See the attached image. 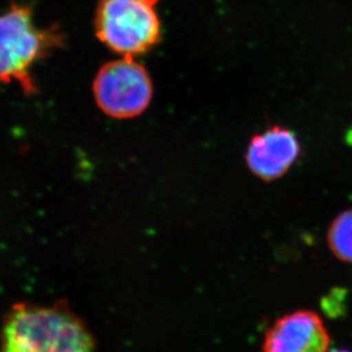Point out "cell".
I'll return each instance as SVG.
<instances>
[{"label":"cell","instance_id":"cell-3","mask_svg":"<svg viewBox=\"0 0 352 352\" xmlns=\"http://www.w3.org/2000/svg\"><path fill=\"white\" fill-rule=\"evenodd\" d=\"M159 0H100L94 27L97 38L122 56L150 52L161 39Z\"/></svg>","mask_w":352,"mask_h":352},{"label":"cell","instance_id":"cell-5","mask_svg":"<svg viewBox=\"0 0 352 352\" xmlns=\"http://www.w3.org/2000/svg\"><path fill=\"white\" fill-rule=\"evenodd\" d=\"M329 336L322 318L296 310L277 319L266 332L263 352H327Z\"/></svg>","mask_w":352,"mask_h":352},{"label":"cell","instance_id":"cell-8","mask_svg":"<svg viewBox=\"0 0 352 352\" xmlns=\"http://www.w3.org/2000/svg\"><path fill=\"white\" fill-rule=\"evenodd\" d=\"M329 352H352V351H349V350L339 349V350H332V351H329Z\"/></svg>","mask_w":352,"mask_h":352},{"label":"cell","instance_id":"cell-6","mask_svg":"<svg viewBox=\"0 0 352 352\" xmlns=\"http://www.w3.org/2000/svg\"><path fill=\"white\" fill-rule=\"evenodd\" d=\"M300 154L296 135L280 126L253 137L246 163L254 176L263 182H274L284 176Z\"/></svg>","mask_w":352,"mask_h":352},{"label":"cell","instance_id":"cell-2","mask_svg":"<svg viewBox=\"0 0 352 352\" xmlns=\"http://www.w3.org/2000/svg\"><path fill=\"white\" fill-rule=\"evenodd\" d=\"M56 27L40 29L28 6L13 5L0 15V83L17 82L25 95L37 93L31 76L36 62L62 46Z\"/></svg>","mask_w":352,"mask_h":352},{"label":"cell","instance_id":"cell-7","mask_svg":"<svg viewBox=\"0 0 352 352\" xmlns=\"http://www.w3.org/2000/svg\"><path fill=\"white\" fill-rule=\"evenodd\" d=\"M327 242L338 259L352 263V209L343 211L333 220L327 233Z\"/></svg>","mask_w":352,"mask_h":352},{"label":"cell","instance_id":"cell-1","mask_svg":"<svg viewBox=\"0 0 352 352\" xmlns=\"http://www.w3.org/2000/svg\"><path fill=\"white\" fill-rule=\"evenodd\" d=\"M1 352H96L82 320L63 305L17 303L1 331Z\"/></svg>","mask_w":352,"mask_h":352},{"label":"cell","instance_id":"cell-4","mask_svg":"<svg viewBox=\"0 0 352 352\" xmlns=\"http://www.w3.org/2000/svg\"><path fill=\"white\" fill-rule=\"evenodd\" d=\"M97 107L114 119H131L150 107L153 85L146 69L135 57L122 56L104 64L94 79Z\"/></svg>","mask_w":352,"mask_h":352}]
</instances>
